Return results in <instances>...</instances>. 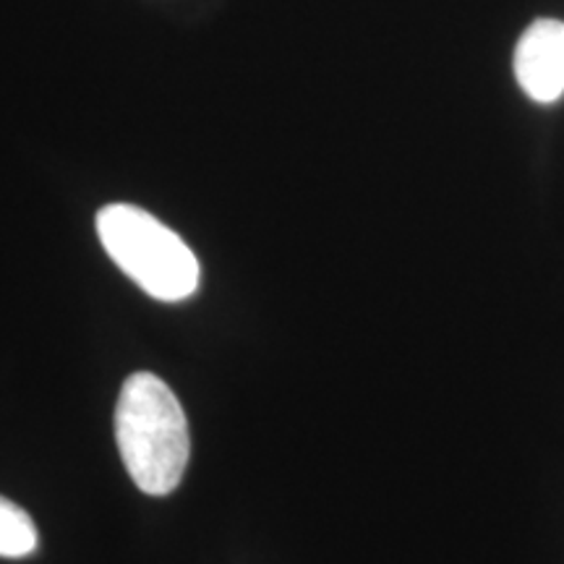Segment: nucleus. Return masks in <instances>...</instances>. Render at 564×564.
<instances>
[{
    "instance_id": "obj_2",
    "label": "nucleus",
    "mask_w": 564,
    "mask_h": 564,
    "mask_svg": "<svg viewBox=\"0 0 564 564\" xmlns=\"http://www.w3.org/2000/svg\"><path fill=\"white\" fill-rule=\"evenodd\" d=\"M97 236L112 262L152 299L183 301L199 288L202 267L192 246L147 209L108 204L97 215Z\"/></svg>"
},
{
    "instance_id": "obj_4",
    "label": "nucleus",
    "mask_w": 564,
    "mask_h": 564,
    "mask_svg": "<svg viewBox=\"0 0 564 564\" xmlns=\"http://www.w3.org/2000/svg\"><path fill=\"white\" fill-rule=\"evenodd\" d=\"M37 525L17 502L0 497V556L21 560L37 549Z\"/></svg>"
},
{
    "instance_id": "obj_3",
    "label": "nucleus",
    "mask_w": 564,
    "mask_h": 564,
    "mask_svg": "<svg viewBox=\"0 0 564 564\" xmlns=\"http://www.w3.org/2000/svg\"><path fill=\"white\" fill-rule=\"evenodd\" d=\"M514 79L533 102L552 105L564 95V21L539 19L514 47Z\"/></svg>"
},
{
    "instance_id": "obj_1",
    "label": "nucleus",
    "mask_w": 564,
    "mask_h": 564,
    "mask_svg": "<svg viewBox=\"0 0 564 564\" xmlns=\"http://www.w3.org/2000/svg\"><path fill=\"white\" fill-rule=\"evenodd\" d=\"M116 440L131 481L144 494L165 497L186 474L192 436L181 400L150 371L131 373L116 405Z\"/></svg>"
}]
</instances>
